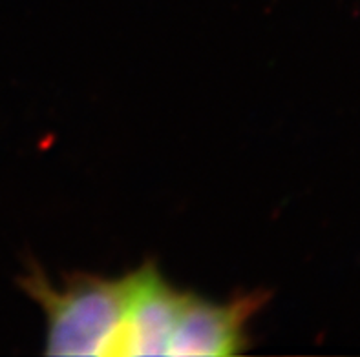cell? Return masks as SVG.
<instances>
[{"label": "cell", "mask_w": 360, "mask_h": 357, "mask_svg": "<svg viewBox=\"0 0 360 357\" xmlns=\"http://www.w3.org/2000/svg\"><path fill=\"white\" fill-rule=\"evenodd\" d=\"M22 288L44 312L48 356H115L124 276L77 274L59 286L41 268H32Z\"/></svg>", "instance_id": "6da1fadb"}, {"label": "cell", "mask_w": 360, "mask_h": 357, "mask_svg": "<svg viewBox=\"0 0 360 357\" xmlns=\"http://www.w3.org/2000/svg\"><path fill=\"white\" fill-rule=\"evenodd\" d=\"M194 295L165 279L154 262L124 274V310L115 356H174Z\"/></svg>", "instance_id": "7a4b0ae2"}]
</instances>
